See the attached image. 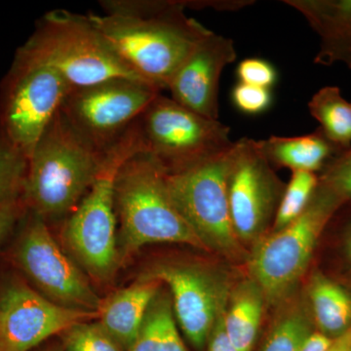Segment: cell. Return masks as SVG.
I'll list each match as a JSON object with an SVG mask.
<instances>
[{"label":"cell","instance_id":"obj_1","mask_svg":"<svg viewBox=\"0 0 351 351\" xmlns=\"http://www.w3.org/2000/svg\"><path fill=\"white\" fill-rule=\"evenodd\" d=\"M100 6L103 14H88L95 27L134 73L160 91L211 32L184 14L189 1L101 0Z\"/></svg>","mask_w":351,"mask_h":351},{"label":"cell","instance_id":"obj_19","mask_svg":"<svg viewBox=\"0 0 351 351\" xmlns=\"http://www.w3.org/2000/svg\"><path fill=\"white\" fill-rule=\"evenodd\" d=\"M309 307L321 334L336 339L351 326V294L321 274H314L307 288Z\"/></svg>","mask_w":351,"mask_h":351},{"label":"cell","instance_id":"obj_28","mask_svg":"<svg viewBox=\"0 0 351 351\" xmlns=\"http://www.w3.org/2000/svg\"><path fill=\"white\" fill-rule=\"evenodd\" d=\"M321 186L341 201L351 199V151L331 164L323 176Z\"/></svg>","mask_w":351,"mask_h":351},{"label":"cell","instance_id":"obj_4","mask_svg":"<svg viewBox=\"0 0 351 351\" xmlns=\"http://www.w3.org/2000/svg\"><path fill=\"white\" fill-rule=\"evenodd\" d=\"M22 47L57 71L71 89L113 78L144 82L120 59L88 14L64 9L44 14Z\"/></svg>","mask_w":351,"mask_h":351},{"label":"cell","instance_id":"obj_21","mask_svg":"<svg viewBox=\"0 0 351 351\" xmlns=\"http://www.w3.org/2000/svg\"><path fill=\"white\" fill-rule=\"evenodd\" d=\"M308 20L326 41L331 53L339 43H351V0L324 2L286 0Z\"/></svg>","mask_w":351,"mask_h":351},{"label":"cell","instance_id":"obj_23","mask_svg":"<svg viewBox=\"0 0 351 351\" xmlns=\"http://www.w3.org/2000/svg\"><path fill=\"white\" fill-rule=\"evenodd\" d=\"M261 351H301L313 334L311 314L304 302H284Z\"/></svg>","mask_w":351,"mask_h":351},{"label":"cell","instance_id":"obj_15","mask_svg":"<svg viewBox=\"0 0 351 351\" xmlns=\"http://www.w3.org/2000/svg\"><path fill=\"white\" fill-rule=\"evenodd\" d=\"M237 57L232 39L210 32L173 75L167 88L170 98L191 112L219 120V78Z\"/></svg>","mask_w":351,"mask_h":351},{"label":"cell","instance_id":"obj_12","mask_svg":"<svg viewBox=\"0 0 351 351\" xmlns=\"http://www.w3.org/2000/svg\"><path fill=\"white\" fill-rule=\"evenodd\" d=\"M11 258L38 292L50 301L71 308L98 313L101 300L86 276L62 251L47 223L29 210Z\"/></svg>","mask_w":351,"mask_h":351},{"label":"cell","instance_id":"obj_33","mask_svg":"<svg viewBox=\"0 0 351 351\" xmlns=\"http://www.w3.org/2000/svg\"><path fill=\"white\" fill-rule=\"evenodd\" d=\"M351 350V326L341 336L332 339L326 351H350Z\"/></svg>","mask_w":351,"mask_h":351},{"label":"cell","instance_id":"obj_6","mask_svg":"<svg viewBox=\"0 0 351 351\" xmlns=\"http://www.w3.org/2000/svg\"><path fill=\"white\" fill-rule=\"evenodd\" d=\"M140 152L166 175L184 172L230 151V127L159 94L134 124Z\"/></svg>","mask_w":351,"mask_h":351},{"label":"cell","instance_id":"obj_22","mask_svg":"<svg viewBox=\"0 0 351 351\" xmlns=\"http://www.w3.org/2000/svg\"><path fill=\"white\" fill-rule=\"evenodd\" d=\"M311 115L319 122L321 131L332 144L351 145V104L338 87L328 86L317 92L308 104Z\"/></svg>","mask_w":351,"mask_h":351},{"label":"cell","instance_id":"obj_3","mask_svg":"<svg viewBox=\"0 0 351 351\" xmlns=\"http://www.w3.org/2000/svg\"><path fill=\"white\" fill-rule=\"evenodd\" d=\"M114 203L120 226V262L147 244H184L207 252L176 208L166 173L147 154H133L120 166Z\"/></svg>","mask_w":351,"mask_h":351},{"label":"cell","instance_id":"obj_32","mask_svg":"<svg viewBox=\"0 0 351 351\" xmlns=\"http://www.w3.org/2000/svg\"><path fill=\"white\" fill-rule=\"evenodd\" d=\"M332 341V339L321 332H313L302 346L301 351H326Z\"/></svg>","mask_w":351,"mask_h":351},{"label":"cell","instance_id":"obj_7","mask_svg":"<svg viewBox=\"0 0 351 351\" xmlns=\"http://www.w3.org/2000/svg\"><path fill=\"white\" fill-rule=\"evenodd\" d=\"M341 202L320 184L301 216L254 245L247 263L251 278L262 289L267 304L279 306L290 299L321 233Z\"/></svg>","mask_w":351,"mask_h":351},{"label":"cell","instance_id":"obj_8","mask_svg":"<svg viewBox=\"0 0 351 351\" xmlns=\"http://www.w3.org/2000/svg\"><path fill=\"white\" fill-rule=\"evenodd\" d=\"M71 90L21 46L0 84V136L29 159Z\"/></svg>","mask_w":351,"mask_h":351},{"label":"cell","instance_id":"obj_11","mask_svg":"<svg viewBox=\"0 0 351 351\" xmlns=\"http://www.w3.org/2000/svg\"><path fill=\"white\" fill-rule=\"evenodd\" d=\"M140 277L169 287L182 331L197 350L204 348L234 287L230 274L202 263L162 261L154 263Z\"/></svg>","mask_w":351,"mask_h":351},{"label":"cell","instance_id":"obj_25","mask_svg":"<svg viewBox=\"0 0 351 351\" xmlns=\"http://www.w3.org/2000/svg\"><path fill=\"white\" fill-rule=\"evenodd\" d=\"M27 158L0 136V206L23 196Z\"/></svg>","mask_w":351,"mask_h":351},{"label":"cell","instance_id":"obj_14","mask_svg":"<svg viewBox=\"0 0 351 351\" xmlns=\"http://www.w3.org/2000/svg\"><path fill=\"white\" fill-rule=\"evenodd\" d=\"M97 311L71 308L50 301L19 277L0 285V351H29Z\"/></svg>","mask_w":351,"mask_h":351},{"label":"cell","instance_id":"obj_34","mask_svg":"<svg viewBox=\"0 0 351 351\" xmlns=\"http://www.w3.org/2000/svg\"><path fill=\"white\" fill-rule=\"evenodd\" d=\"M346 250L348 254V257L350 258L351 262V226L348 228V232H346Z\"/></svg>","mask_w":351,"mask_h":351},{"label":"cell","instance_id":"obj_26","mask_svg":"<svg viewBox=\"0 0 351 351\" xmlns=\"http://www.w3.org/2000/svg\"><path fill=\"white\" fill-rule=\"evenodd\" d=\"M91 321L77 323L62 332L64 351H125L99 321Z\"/></svg>","mask_w":351,"mask_h":351},{"label":"cell","instance_id":"obj_31","mask_svg":"<svg viewBox=\"0 0 351 351\" xmlns=\"http://www.w3.org/2000/svg\"><path fill=\"white\" fill-rule=\"evenodd\" d=\"M225 313L219 316L218 321L215 324L213 331H212L211 336H210L209 341H208L207 351H237L232 343H230V339H228L226 332L225 325H223Z\"/></svg>","mask_w":351,"mask_h":351},{"label":"cell","instance_id":"obj_29","mask_svg":"<svg viewBox=\"0 0 351 351\" xmlns=\"http://www.w3.org/2000/svg\"><path fill=\"white\" fill-rule=\"evenodd\" d=\"M240 83L270 89L276 84L277 73L274 66L265 60L249 58L240 62L237 66Z\"/></svg>","mask_w":351,"mask_h":351},{"label":"cell","instance_id":"obj_18","mask_svg":"<svg viewBox=\"0 0 351 351\" xmlns=\"http://www.w3.org/2000/svg\"><path fill=\"white\" fill-rule=\"evenodd\" d=\"M265 304L262 289L253 279L233 287L223 315V325L237 351L253 350Z\"/></svg>","mask_w":351,"mask_h":351},{"label":"cell","instance_id":"obj_9","mask_svg":"<svg viewBox=\"0 0 351 351\" xmlns=\"http://www.w3.org/2000/svg\"><path fill=\"white\" fill-rule=\"evenodd\" d=\"M232 149L191 169L166 175V182L176 208L207 252L247 262L249 253L235 233L228 200Z\"/></svg>","mask_w":351,"mask_h":351},{"label":"cell","instance_id":"obj_17","mask_svg":"<svg viewBox=\"0 0 351 351\" xmlns=\"http://www.w3.org/2000/svg\"><path fill=\"white\" fill-rule=\"evenodd\" d=\"M257 144L270 165L313 173L324 165L335 145L321 130L301 137L271 136Z\"/></svg>","mask_w":351,"mask_h":351},{"label":"cell","instance_id":"obj_13","mask_svg":"<svg viewBox=\"0 0 351 351\" xmlns=\"http://www.w3.org/2000/svg\"><path fill=\"white\" fill-rule=\"evenodd\" d=\"M286 186L278 179L257 141L234 143L228 174V200L235 233L242 244L255 245L274 221Z\"/></svg>","mask_w":351,"mask_h":351},{"label":"cell","instance_id":"obj_5","mask_svg":"<svg viewBox=\"0 0 351 351\" xmlns=\"http://www.w3.org/2000/svg\"><path fill=\"white\" fill-rule=\"evenodd\" d=\"M140 152L134 126L106 156L91 189L66 219L63 237L69 253L90 276L110 280L120 263L117 244L115 178L121 164Z\"/></svg>","mask_w":351,"mask_h":351},{"label":"cell","instance_id":"obj_2","mask_svg":"<svg viewBox=\"0 0 351 351\" xmlns=\"http://www.w3.org/2000/svg\"><path fill=\"white\" fill-rule=\"evenodd\" d=\"M107 154L82 137L60 110L27 159V209L46 223L68 218L91 189Z\"/></svg>","mask_w":351,"mask_h":351},{"label":"cell","instance_id":"obj_16","mask_svg":"<svg viewBox=\"0 0 351 351\" xmlns=\"http://www.w3.org/2000/svg\"><path fill=\"white\" fill-rule=\"evenodd\" d=\"M161 285L160 281L138 277L135 283L101 300L98 308L99 322L124 350H130L137 339L149 307Z\"/></svg>","mask_w":351,"mask_h":351},{"label":"cell","instance_id":"obj_24","mask_svg":"<svg viewBox=\"0 0 351 351\" xmlns=\"http://www.w3.org/2000/svg\"><path fill=\"white\" fill-rule=\"evenodd\" d=\"M318 186L315 174L306 171H293L292 178L279 203L272 232H278L301 216Z\"/></svg>","mask_w":351,"mask_h":351},{"label":"cell","instance_id":"obj_10","mask_svg":"<svg viewBox=\"0 0 351 351\" xmlns=\"http://www.w3.org/2000/svg\"><path fill=\"white\" fill-rule=\"evenodd\" d=\"M160 92L142 80L113 78L71 89L61 112L82 137L107 154Z\"/></svg>","mask_w":351,"mask_h":351},{"label":"cell","instance_id":"obj_20","mask_svg":"<svg viewBox=\"0 0 351 351\" xmlns=\"http://www.w3.org/2000/svg\"><path fill=\"white\" fill-rule=\"evenodd\" d=\"M128 351H186L178 331L172 300L159 291L149 307L142 329Z\"/></svg>","mask_w":351,"mask_h":351},{"label":"cell","instance_id":"obj_27","mask_svg":"<svg viewBox=\"0 0 351 351\" xmlns=\"http://www.w3.org/2000/svg\"><path fill=\"white\" fill-rule=\"evenodd\" d=\"M233 105L245 114L256 115L265 112L271 105L270 89L239 83L232 92Z\"/></svg>","mask_w":351,"mask_h":351},{"label":"cell","instance_id":"obj_35","mask_svg":"<svg viewBox=\"0 0 351 351\" xmlns=\"http://www.w3.org/2000/svg\"><path fill=\"white\" fill-rule=\"evenodd\" d=\"M350 351H351V350Z\"/></svg>","mask_w":351,"mask_h":351},{"label":"cell","instance_id":"obj_30","mask_svg":"<svg viewBox=\"0 0 351 351\" xmlns=\"http://www.w3.org/2000/svg\"><path fill=\"white\" fill-rule=\"evenodd\" d=\"M27 211L23 196L0 206V244L12 232L14 226Z\"/></svg>","mask_w":351,"mask_h":351}]
</instances>
